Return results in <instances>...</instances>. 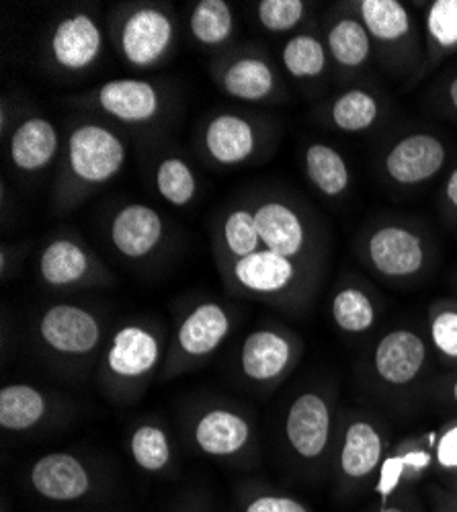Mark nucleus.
<instances>
[{"label":"nucleus","instance_id":"obj_39","mask_svg":"<svg viewBox=\"0 0 457 512\" xmlns=\"http://www.w3.org/2000/svg\"><path fill=\"white\" fill-rule=\"evenodd\" d=\"M435 465L445 474H457V420L449 422L435 441Z\"/></svg>","mask_w":457,"mask_h":512},{"label":"nucleus","instance_id":"obj_19","mask_svg":"<svg viewBox=\"0 0 457 512\" xmlns=\"http://www.w3.org/2000/svg\"><path fill=\"white\" fill-rule=\"evenodd\" d=\"M164 238V220L160 213L144 203H126L117 209L109 226V240L128 261L150 256Z\"/></svg>","mask_w":457,"mask_h":512},{"label":"nucleus","instance_id":"obj_9","mask_svg":"<svg viewBox=\"0 0 457 512\" xmlns=\"http://www.w3.org/2000/svg\"><path fill=\"white\" fill-rule=\"evenodd\" d=\"M105 35L99 21L85 11L70 13L54 23L46 39V58L62 72H85L103 54Z\"/></svg>","mask_w":457,"mask_h":512},{"label":"nucleus","instance_id":"obj_35","mask_svg":"<svg viewBox=\"0 0 457 512\" xmlns=\"http://www.w3.org/2000/svg\"><path fill=\"white\" fill-rule=\"evenodd\" d=\"M429 340L433 351L451 365H457V306L435 304L429 314Z\"/></svg>","mask_w":457,"mask_h":512},{"label":"nucleus","instance_id":"obj_42","mask_svg":"<svg viewBox=\"0 0 457 512\" xmlns=\"http://www.w3.org/2000/svg\"><path fill=\"white\" fill-rule=\"evenodd\" d=\"M445 197H447L449 205L457 211V166L451 170V175L445 183Z\"/></svg>","mask_w":457,"mask_h":512},{"label":"nucleus","instance_id":"obj_22","mask_svg":"<svg viewBox=\"0 0 457 512\" xmlns=\"http://www.w3.org/2000/svg\"><path fill=\"white\" fill-rule=\"evenodd\" d=\"M435 465L433 437L427 441H408L394 453H390L378 474L376 494L384 500L402 496L412 484L421 482Z\"/></svg>","mask_w":457,"mask_h":512},{"label":"nucleus","instance_id":"obj_30","mask_svg":"<svg viewBox=\"0 0 457 512\" xmlns=\"http://www.w3.org/2000/svg\"><path fill=\"white\" fill-rule=\"evenodd\" d=\"M281 62L292 78L302 82L316 80L326 72L328 50L316 35L300 33L289 37L283 44Z\"/></svg>","mask_w":457,"mask_h":512},{"label":"nucleus","instance_id":"obj_1","mask_svg":"<svg viewBox=\"0 0 457 512\" xmlns=\"http://www.w3.org/2000/svg\"><path fill=\"white\" fill-rule=\"evenodd\" d=\"M128 160V146L109 125L78 123L68 136L64 158V187L80 197L111 183Z\"/></svg>","mask_w":457,"mask_h":512},{"label":"nucleus","instance_id":"obj_31","mask_svg":"<svg viewBox=\"0 0 457 512\" xmlns=\"http://www.w3.org/2000/svg\"><path fill=\"white\" fill-rule=\"evenodd\" d=\"M189 29L197 44L220 48L228 44L234 33V13L224 0H201L191 13Z\"/></svg>","mask_w":457,"mask_h":512},{"label":"nucleus","instance_id":"obj_2","mask_svg":"<svg viewBox=\"0 0 457 512\" xmlns=\"http://www.w3.org/2000/svg\"><path fill=\"white\" fill-rule=\"evenodd\" d=\"M162 359V338L148 324L121 326L103 355V379L115 394L142 390Z\"/></svg>","mask_w":457,"mask_h":512},{"label":"nucleus","instance_id":"obj_18","mask_svg":"<svg viewBox=\"0 0 457 512\" xmlns=\"http://www.w3.org/2000/svg\"><path fill=\"white\" fill-rule=\"evenodd\" d=\"M447 150L433 134H410L398 140L384 158L386 175L392 183L414 187L441 173Z\"/></svg>","mask_w":457,"mask_h":512},{"label":"nucleus","instance_id":"obj_40","mask_svg":"<svg viewBox=\"0 0 457 512\" xmlns=\"http://www.w3.org/2000/svg\"><path fill=\"white\" fill-rule=\"evenodd\" d=\"M373 512H423V510L412 498L402 494V496H394L390 500H384Z\"/></svg>","mask_w":457,"mask_h":512},{"label":"nucleus","instance_id":"obj_3","mask_svg":"<svg viewBox=\"0 0 457 512\" xmlns=\"http://www.w3.org/2000/svg\"><path fill=\"white\" fill-rule=\"evenodd\" d=\"M177 29L171 13L158 5H136L123 13L115 44L119 56L136 70L156 68L175 48Z\"/></svg>","mask_w":457,"mask_h":512},{"label":"nucleus","instance_id":"obj_43","mask_svg":"<svg viewBox=\"0 0 457 512\" xmlns=\"http://www.w3.org/2000/svg\"><path fill=\"white\" fill-rule=\"evenodd\" d=\"M447 97H449V103L453 107V111L457 113V76L449 82V89H447Z\"/></svg>","mask_w":457,"mask_h":512},{"label":"nucleus","instance_id":"obj_25","mask_svg":"<svg viewBox=\"0 0 457 512\" xmlns=\"http://www.w3.org/2000/svg\"><path fill=\"white\" fill-rule=\"evenodd\" d=\"M304 168L310 183L326 197H341L351 183L345 156L328 144L314 142L304 152Z\"/></svg>","mask_w":457,"mask_h":512},{"label":"nucleus","instance_id":"obj_44","mask_svg":"<svg viewBox=\"0 0 457 512\" xmlns=\"http://www.w3.org/2000/svg\"><path fill=\"white\" fill-rule=\"evenodd\" d=\"M449 400H451V404H455L457 406V377H453L451 381H449Z\"/></svg>","mask_w":457,"mask_h":512},{"label":"nucleus","instance_id":"obj_4","mask_svg":"<svg viewBox=\"0 0 457 512\" xmlns=\"http://www.w3.org/2000/svg\"><path fill=\"white\" fill-rule=\"evenodd\" d=\"M232 332V314L218 302L195 306L179 324L166 361V377L195 369L210 359Z\"/></svg>","mask_w":457,"mask_h":512},{"label":"nucleus","instance_id":"obj_32","mask_svg":"<svg viewBox=\"0 0 457 512\" xmlns=\"http://www.w3.org/2000/svg\"><path fill=\"white\" fill-rule=\"evenodd\" d=\"M130 453L146 474H160L173 461L171 439L162 426L154 422H144L132 433Z\"/></svg>","mask_w":457,"mask_h":512},{"label":"nucleus","instance_id":"obj_21","mask_svg":"<svg viewBox=\"0 0 457 512\" xmlns=\"http://www.w3.org/2000/svg\"><path fill=\"white\" fill-rule=\"evenodd\" d=\"M60 152L58 127L46 117H27L11 134L9 158L25 175L46 170Z\"/></svg>","mask_w":457,"mask_h":512},{"label":"nucleus","instance_id":"obj_28","mask_svg":"<svg viewBox=\"0 0 457 512\" xmlns=\"http://www.w3.org/2000/svg\"><path fill=\"white\" fill-rule=\"evenodd\" d=\"M357 11L369 35L382 44H398L412 31L406 7L396 0H361Z\"/></svg>","mask_w":457,"mask_h":512},{"label":"nucleus","instance_id":"obj_29","mask_svg":"<svg viewBox=\"0 0 457 512\" xmlns=\"http://www.w3.org/2000/svg\"><path fill=\"white\" fill-rule=\"evenodd\" d=\"M330 314L335 326L345 334H365L378 320V308L373 304L371 295L357 287H341L332 297Z\"/></svg>","mask_w":457,"mask_h":512},{"label":"nucleus","instance_id":"obj_36","mask_svg":"<svg viewBox=\"0 0 457 512\" xmlns=\"http://www.w3.org/2000/svg\"><path fill=\"white\" fill-rule=\"evenodd\" d=\"M427 31L439 52L457 48V0H437L427 13Z\"/></svg>","mask_w":457,"mask_h":512},{"label":"nucleus","instance_id":"obj_20","mask_svg":"<svg viewBox=\"0 0 457 512\" xmlns=\"http://www.w3.org/2000/svg\"><path fill=\"white\" fill-rule=\"evenodd\" d=\"M259 146V132L251 119L238 113H218L205 125L203 148L218 166L234 168L253 158Z\"/></svg>","mask_w":457,"mask_h":512},{"label":"nucleus","instance_id":"obj_27","mask_svg":"<svg viewBox=\"0 0 457 512\" xmlns=\"http://www.w3.org/2000/svg\"><path fill=\"white\" fill-rule=\"evenodd\" d=\"M328 56L345 70H357L371 56V35L361 19L343 17L332 23L326 35Z\"/></svg>","mask_w":457,"mask_h":512},{"label":"nucleus","instance_id":"obj_33","mask_svg":"<svg viewBox=\"0 0 457 512\" xmlns=\"http://www.w3.org/2000/svg\"><path fill=\"white\" fill-rule=\"evenodd\" d=\"M380 103L365 89H351L343 93L330 107V119L347 134H361L378 121Z\"/></svg>","mask_w":457,"mask_h":512},{"label":"nucleus","instance_id":"obj_26","mask_svg":"<svg viewBox=\"0 0 457 512\" xmlns=\"http://www.w3.org/2000/svg\"><path fill=\"white\" fill-rule=\"evenodd\" d=\"M218 250L222 263L261 252V238L253 205H236L222 218L218 230Z\"/></svg>","mask_w":457,"mask_h":512},{"label":"nucleus","instance_id":"obj_38","mask_svg":"<svg viewBox=\"0 0 457 512\" xmlns=\"http://www.w3.org/2000/svg\"><path fill=\"white\" fill-rule=\"evenodd\" d=\"M242 512H314L306 502L281 492H255L244 500Z\"/></svg>","mask_w":457,"mask_h":512},{"label":"nucleus","instance_id":"obj_7","mask_svg":"<svg viewBox=\"0 0 457 512\" xmlns=\"http://www.w3.org/2000/svg\"><path fill=\"white\" fill-rule=\"evenodd\" d=\"M330 400L318 390H306L294 398L285 414V441L289 451L302 463H318L330 449L332 441Z\"/></svg>","mask_w":457,"mask_h":512},{"label":"nucleus","instance_id":"obj_12","mask_svg":"<svg viewBox=\"0 0 457 512\" xmlns=\"http://www.w3.org/2000/svg\"><path fill=\"white\" fill-rule=\"evenodd\" d=\"M429 359L425 338L410 328L386 332L371 355V369L388 388H406L417 381Z\"/></svg>","mask_w":457,"mask_h":512},{"label":"nucleus","instance_id":"obj_8","mask_svg":"<svg viewBox=\"0 0 457 512\" xmlns=\"http://www.w3.org/2000/svg\"><path fill=\"white\" fill-rule=\"evenodd\" d=\"M386 437L376 420L353 416L343 429L337 453V482L343 490L363 488L373 476L380 474L386 459Z\"/></svg>","mask_w":457,"mask_h":512},{"label":"nucleus","instance_id":"obj_15","mask_svg":"<svg viewBox=\"0 0 457 512\" xmlns=\"http://www.w3.org/2000/svg\"><path fill=\"white\" fill-rule=\"evenodd\" d=\"M39 277L48 287L74 289L105 277L97 256L74 238H52L39 254Z\"/></svg>","mask_w":457,"mask_h":512},{"label":"nucleus","instance_id":"obj_24","mask_svg":"<svg viewBox=\"0 0 457 512\" xmlns=\"http://www.w3.org/2000/svg\"><path fill=\"white\" fill-rule=\"evenodd\" d=\"M48 396L29 383H9L0 390V426L9 433H27L46 420Z\"/></svg>","mask_w":457,"mask_h":512},{"label":"nucleus","instance_id":"obj_6","mask_svg":"<svg viewBox=\"0 0 457 512\" xmlns=\"http://www.w3.org/2000/svg\"><path fill=\"white\" fill-rule=\"evenodd\" d=\"M37 332L54 355L64 359H85L99 351L103 326L95 312L74 306L56 304L39 316Z\"/></svg>","mask_w":457,"mask_h":512},{"label":"nucleus","instance_id":"obj_13","mask_svg":"<svg viewBox=\"0 0 457 512\" xmlns=\"http://www.w3.org/2000/svg\"><path fill=\"white\" fill-rule=\"evenodd\" d=\"M261 252H275L302 263L310 248V232L300 211L281 199H263L253 205Z\"/></svg>","mask_w":457,"mask_h":512},{"label":"nucleus","instance_id":"obj_34","mask_svg":"<svg viewBox=\"0 0 457 512\" xmlns=\"http://www.w3.org/2000/svg\"><path fill=\"white\" fill-rule=\"evenodd\" d=\"M156 189L171 205L185 207L197 195V177L181 156H169L156 166Z\"/></svg>","mask_w":457,"mask_h":512},{"label":"nucleus","instance_id":"obj_16","mask_svg":"<svg viewBox=\"0 0 457 512\" xmlns=\"http://www.w3.org/2000/svg\"><path fill=\"white\" fill-rule=\"evenodd\" d=\"M195 447L214 459H232L251 447L255 439L253 424L242 412L226 406L207 408L191 429Z\"/></svg>","mask_w":457,"mask_h":512},{"label":"nucleus","instance_id":"obj_37","mask_svg":"<svg viewBox=\"0 0 457 512\" xmlns=\"http://www.w3.org/2000/svg\"><path fill=\"white\" fill-rule=\"evenodd\" d=\"M306 15L302 0H263L257 5L259 23L271 33H287L300 25Z\"/></svg>","mask_w":457,"mask_h":512},{"label":"nucleus","instance_id":"obj_10","mask_svg":"<svg viewBox=\"0 0 457 512\" xmlns=\"http://www.w3.org/2000/svg\"><path fill=\"white\" fill-rule=\"evenodd\" d=\"M300 357L298 338L281 328H259L244 338L238 365L257 386H277Z\"/></svg>","mask_w":457,"mask_h":512},{"label":"nucleus","instance_id":"obj_14","mask_svg":"<svg viewBox=\"0 0 457 512\" xmlns=\"http://www.w3.org/2000/svg\"><path fill=\"white\" fill-rule=\"evenodd\" d=\"M91 105L121 123L144 125L160 115L162 93L144 78H113L99 84Z\"/></svg>","mask_w":457,"mask_h":512},{"label":"nucleus","instance_id":"obj_5","mask_svg":"<svg viewBox=\"0 0 457 512\" xmlns=\"http://www.w3.org/2000/svg\"><path fill=\"white\" fill-rule=\"evenodd\" d=\"M224 279L236 291L259 297V300H281L292 293L304 275L302 263L275 252H255L242 259L222 263Z\"/></svg>","mask_w":457,"mask_h":512},{"label":"nucleus","instance_id":"obj_23","mask_svg":"<svg viewBox=\"0 0 457 512\" xmlns=\"http://www.w3.org/2000/svg\"><path fill=\"white\" fill-rule=\"evenodd\" d=\"M222 91L244 103H263L275 95L277 76L267 58L259 54H240L220 68Z\"/></svg>","mask_w":457,"mask_h":512},{"label":"nucleus","instance_id":"obj_17","mask_svg":"<svg viewBox=\"0 0 457 512\" xmlns=\"http://www.w3.org/2000/svg\"><path fill=\"white\" fill-rule=\"evenodd\" d=\"M29 484L41 498L76 502L91 494L93 476L87 463L72 453L56 451L39 457L29 472Z\"/></svg>","mask_w":457,"mask_h":512},{"label":"nucleus","instance_id":"obj_11","mask_svg":"<svg viewBox=\"0 0 457 512\" xmlns=\"http://www.w3.org/2000/svg\"><path fill=\"white\" fill-rule=\"evenodd\" d=\"M365 250L371 269L388 281L417 277L427 263L423 238L400 224H386L373 230Z\"/></svg>","mask_w":457,"mask_h":512},{"label":"nucleus","instance_id":"obj_41","mask_svg":"<svg viewBox=\"0 0 457 512\" xmlns=\"http://www.w3.org/2000/svg\"><path fill=\"white\" fill-rule=\"evenodd\" d=\"M435 508L437 512H457V494L439 492L435 496Z\"/></svg>","mask_w":457,"mask_h":512}]
</instances>
